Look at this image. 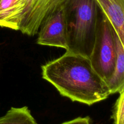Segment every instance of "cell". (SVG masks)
Wrapping results in <instances>:
<instances>
[{"instance_id":"3","label":"cell","mask_w":124,"mask_h":124,"mask_svg":"<svg viewBox=\"0 0 124 124\" xmlns=\"http://www.w3.org/2000/svg\"><path fill=\"white\" fill-rule=\"evenodd\" d=\"M115 33L112 25L100 8L95 41L89 58L93 69L105 82L112 76L116 65Z\"/></svg>"},{"instance_id":"10","label":"cell","mask_w":124,"mask_h":124,"mask_svg":"<svg viewBox=\"0 0 124 124\" xmlns=\"http://www.w3.org/2000/svg\"><path fill=\"white\" fill-rule=\"evenodd\" d=\"M119 94L113 113L112 117L115 124H124V88Z\"/></svg>"},{"instance_id":"11","label":"cell","mask_w":124,"mask_h":124,"mask_svg":"<svg viewBox=\"0 0 124 124\" xmlns=\"http://www.w3.org/2000/svg\"><path fill=\"white\" fill-rule=\"evenodd\" d=\"M61 124H91V120L89 117H79Z\"/></svg>"},{"instance_id":"8","label":"cell","mask_w":124,"mask_h":124,"mask_svg":"<svg viewBox=\"0 0 124 124\" xmlns=\"http://www.w3.org/2000/svg\"><path fill=\"white\" fill-rule=\"evenodd\" d=\"M116 62L115 70L106 82L110 94L119 93L124 88V48L118 36L115 33Z\"/></svg>"},{"instance_id":"7","label":"cell","mask_w":124,"mask_h":124,"mask_svg":"<svg viewBox=\"0 0 124 124\" xmlns=\"http://www.w3.org/2000/svg\"><path fill=\"white\" fill-rule=\"evenodd\" d=\"M21 16L19 0H0V26L19 30Z\"/></svg>"},{"instance_id":"4","label":"cell","mask_w":124,"mask_h":124,"mask_svg":"<svg viewBox=\"0 0 124 124\" xmlns=\"http://www.w3.org/2000/svg\"><path fill=\"white\" fill-rule=\"evenodd\" d=\"M65 0H19L21 10L19 30L23 34L34 36L46 15Z\"/></svg>"},{"instance_id":"1","label":"cell","mask_w":124,"mask_h":124,"mask_svg":"<svg viewBox=\"0 0 124 124\" xmlns=\"http://www.w3.org/2000/svg\"><path fill=\"white\" fill-rule=\"evenodd\" d=\"M42 77L62 96L92 105L110 95L106 82L93 69L90 58L66 51L41 67Z\"/></svg>"},{"instance_id":"2","label":"cell","mask_w":124,"mask_h":124,"mask_svg":"<svg viewBox=\"0 0 124 124\" xmlns=\"http://www.w3.org/2000/svg\"><path fill=\"white\" fill-rule=\"evenodd\" d=\"M66 51L89 58L96 35L99 10L96 0H65Z\"/></svg>"},{"instance_id":"5","label":"cell","mask_w":124,"mask_h":124,"mask_svg":"<svg viewBox=\"0 0 124 124\" xmlns=\"http://www.w3.org/2000/svg\"><path fill=\"white\" fill-rule=\"evenodd\" d=\"M38 33V44L67 49V44L63 4L45 16Z\"/></svg>"},{"instance_id":"6","label":"cell","mask_w":124,"mask_h":124,"mask_svg":"<svg viewBox=\"0 0 124 124\" xmlns=\"http://www.w3.org/2000/svg\"><path fill=\"white\" fill-rule=\"evenodd\" d=\"M124 48V0H96Z\"/></svg>"},{"instance_id":"9","label":"cell","mask_w":124,"mask_h":124,"mask_svg":"<svg viewBox=\"0 0 124 124\" xmlns=\"http://www.w3.org/2000/svg\"><path fill=\"white\" fill-rule=\"evenodd\" d=\"M0 124H38L27 107H12L2 117Z\"/></svg>"}]
</instances>
